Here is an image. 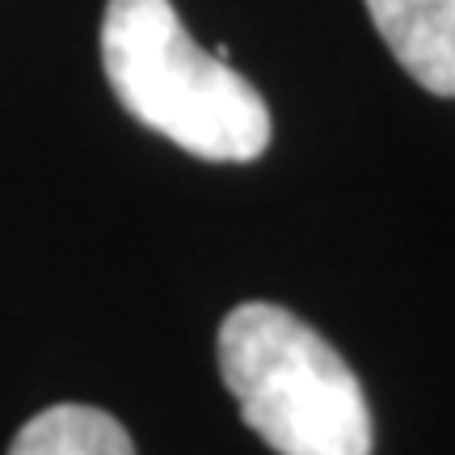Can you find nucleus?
<instances>
[{"instance_id":"nucleus-1","label":"nucleus","mask_w":455,"mask_h":455,"mask_svg":"<svg viewBox=\"0 0 455 455\" xmlns=\"http://www.w3.org/2000/svg\"><path fill=\"white\" fill-rule=\"evenodd\" d=\"M101 68L131 118L203 161H258L270 110L236 68L203 51L169 0H110Z\"/></svg>"},{"instance_id":"nucleus-2","label":"nucleus","mask_w":455,"mask_h":455,"mask_svg":"<svg viewBox=\"0 0 455 455\" xmlns=\"http://www.w3.org/2000/svg\"><path fill=\"white\" fill-rule=\"evenodd\" d=\"M220 375L244 426L278 455H371L358 375L295 312L261 299L228 312Z\"/></svg>"},{"instance_id":"nucleus-3","label":"nucleus","mask_w":455,"mask_h":455,"mask_svg":"<svg viewBox=\"0 0 455 455\" xmlns=\"http://www.w3.org/2000/svg\"><path fill=\"white\" fill-rule=\"evenodd\" d=\"M396 64L435 98H455V0H367Z\"/></svg>"},{"instance_id":"nucleus-4","label":"nucleus","mask_w":455,"mask_h":455,"mask_svg":"<svg viewBox=\"0 0 455 455\" xmlns=\"http://www.w3.org/2000/svg\"><path fill=\"white\" fill-rule=\"evenodd\" d=\"M9 455H135V443L106 409L51 405L17 430Z\"/></svg>"}]
</instances>
